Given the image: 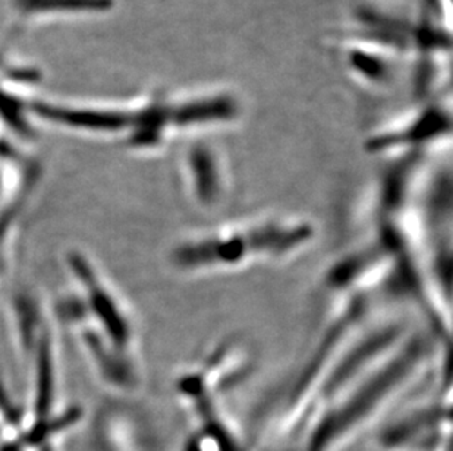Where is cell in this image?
<instances>
[{"label": "cell", "instance_id": "3", "mask_svg": "<svg viewBox=\"0 0 453 451\" xmlns=\"http://www.w3.org/2000/svg\"><path fill=\"white\" fill-rule=\"evenodd\" d=\"M185 180L189 196L200 209H218L229 194V180L222 160L203 144L196 145L187 154Z\"/></svg>", "mask_w": 453, "mask_h": 451}, {"label": "cell", "instance_id": "2", "mask_svg": "<svg viewBox=\"0 0 453 451\" xmlns=\"http://www.w3.org/2000/svg\"><path fill=\"white\" fill-rule=\"evenodd\" d=\"M317 238V226L300 214H265L218 226L172 248L176 271L200 276L278 264L301 256Z\"/></svg>", "mask_w": 453, "mask_h": 451}, {"label": "cell", "instance_id": "1", "mask_svg": "<svg viewBox=\"0 0 453 451\" xmlns=\"http://www.w3.org/2000/svg\"><path fill=\"white\" fill-rule=\"evenodd\" d=\"M59 314L100 383L131 393L142 379L140 330L133 308L90 256H66Z\"/></svg>", "mask_w": 453, "mask_h": 451}]
</instances>
